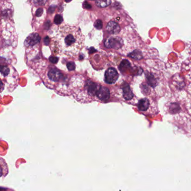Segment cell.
I'll use <instances>...</instances> for the list:
<instances>
[{
  "label": "cell",
  "instance_id": "obj_1",
  "mask_svg": "<svg viewBox=\"0 0 191 191\" xmlns=\"http://www.w3.org/2000/svg\"><path fill=\"white\" fill-rule=\"evenodd\" d=\"M60 37L63 39L64 51L66 52H69L73 54H76L83 48V36L77 29L75 30L63 29L60 32Z\"/></svg>",
  "mask_w": 191,
  "mask_h": 191
},
{
  "label": "cell",
  "instance_id": "obj_2",
  "mask_svg": "<svg viewBox=\"0 0 191 191\" xmlns=\"http://www.w3.org/2000/svg\"><path fill=\"white\" fill-rule=\"evenodd\" d=\"M82 86L80 85L78 88L73 89L74 91L73 95L75 98L82 102H89L94 100L101 85L89 79L83 80L82 78Z\"/></svg>",
  "mask_w": 191,
  "mask_h": 191
},
{
  "label": "cell",
  "instance_id": "obj_3",
  "mask_svg": "<svg viewBox=\"0 0 191 191\" xmlns=\"http://www.w3.org/2000/svg\"><path fill=\"white\" fill-rule=\"evenodd\" d=\"M119 78V74L117 70L114 68H108L104 73V81L106 83L112 85L115 83Z\"/></svg>",
  "mask_w": 191,
  "mask_h": 191
},
{
  "label": "cell",
  "instance_id": "obj_4",
  "mask_svg": "<svg viewBox=\"0 0 191 191\" xmlns=\"http://www.w3.org/2000/svg\"><path fill=\"white\" fill-rule=\"evenodd\" d=\"M104 46L109 49H119L122 46V40L119 37H109L104 43Z\"/></svg>",
  "mask_w": 191,
  "mask_h": 191
},
{
  "label": "cell",
  "instance_id": "obj_5",
  "mask_svg": "<svg viewBox=\"0 0 191 191\" xmlns=\"http://www.w3.org/2000/svg\"><path fill=\"white\" fill-rule=\"evenodd\" d=\"M48 79L53 82H59L64 79L63 74L56 68H51L47 74Z\"/></svg>",
  "mask_w": 191,
  "mask_h": 191
},
{
  "label": "cell",
  "instance_id": "obj_6",
  "mask_svg": "<svg viewBox=\"0 0 191 191\" xmlns=\"http://www.w3.org/2000/svg\"><path fill=\"white\" fill-rule=\"evenodd\" d=\"M41 38L37 33H32L29 35L25 41L26 47H33L40 43Z\"/></svg>",
  "mask_w": 191,
  "mask_h": 191
},
{
  "label": "cell",
  "instance_id": "obj_7",
  "mask_svg": "<svg viewBox=\"0 0 191 191\" xmlns=\"http://www.w3.org/2000/svg\"><path fill=\"white\" fill-rule=\"evenodd\" d=\"M96 97L101 101H106L110 98V91L107 88L101 86L99 88Z\"/></svg>",
  "mask_w": 191,
  "mask_h": 191
},
{
  "label": "cell",
  "instance_id": "obj_8",
  "mask_svg": "<svg viewBox=\"0 0 191 191\" xmlns=\"http://www.w3.org/2000/svg\"><path fill=\"white\" fill-rule=\"evenodd\" d=\"M106 30L111 34H117L120 31V27L117 23L111 21L107 25Z\"/></svg>",
  "mask_w": 191,
  "mask_h": 191
},
{
  "label": "cell",
  "instance_id": "obj_9",
  "mask_svg": "<svg viewBox=\"0 0 191 191\" xmlns=\"http://www.w3.org/2000/svg\"><path fill=\"white\" fill-rule=\"evenodd\" d=\"M150 101L147 98H144L139 101L137 104V108L141 112H146L150 107Z\"/></svg>",
  "mask_w": 191,
  "mask_h": 191
},
{
  "label": "cell",
  "instance_id": "obj_10",
  "mask_svg": "<svg viewBox=\"0 0 191 191\" xmlns=\"http://www.w3.org/2000/svg\"><path fill=\"white\" fill-rule=\"evenodd\" d=\"M122 89L123 91V97L126 100H130L133 98V93L127 83H124L122 86Z\"/></svg>",
  "mask_w": 191,
  "mask_h": 191
},
{
  "label": "cell",
  "instance_id": "obj_11",
  "mask_svg": "<svg viewBox=\"0 0 191 191\" xmlns=\"http://www.w3.org/2000/svg\"><path fill=\"white\" fill-rule=\"evenodd\" d=\"M8 167L5 160L0 157V178L5 177L8 175Z\"/></svg>",
  "mask_w": 191,
  "mask_h": 191
},
{
  "label": "cell",
  "instance_id": "obj_12",
  "mask_svg": "<svg viewBox=\"0 0 191 191\" xmlns=\"http://www.w3.org/2000/svg\"><path fill=\"white\" fill-rule=\"evenodd\" d=\"M146 77L148 81V83L152 87H155L157 85V80L154 76L151 73L146 74Z\"/></svg>",
  "mask_w": 191,
  "mask_h": 191
},
{
  "label": "cell",
  "instance_id": "obj_13",
  "mask_svg": "<svg viewBox=\"0 0 191 191\" xmlns=\"http://www.w3.org/2000/svg\"><path fill=\"white\" fill-rule=\"evenodd\" d=\"M111 3V0H96L95 4L99 8H106Z\"/></svg>",
  "mask_w": 191,
  "mask_h": 191
},
{
  "label": "cell",
  "instance_id": "obj_14",
  "mask_svg": "<svg viewBox=\"0 0 191 191\" xmlns=\"http://www.w3.org/2000/svg\"><path fill=\"white\" fill-rule=\"evenodd\" d=\"M169 109L172 113H177L178 112L180 109V107H179V105L177 104H170V106L169 107Z\"/></svg>",
  "mask_w": 191,
  "mask_h": 191
},
{
  "label": "cell",
  "instance_id": "obj_15",
  "mask_svg": "<svg viewBox=\"0 0 191 191\" xmlns=\"http://www.w3.org/2000/svg\"><path fill=\"white\" fill-rule=\"evenodd\" d=\"M130 56H131L132 58H134L135 59H140L143 58V56H142V53H140V52L137 51V50L134 51L133 53H132L131 54Z\"/></svg>",
  "mask_w": 191,
  "mask_h": 191
},
{
  "label": "cell",
  "instance_id": "obj_16",
  "mask_svg": "<svg viewBox=\"0 0 191 191\" xmlns=\"http://www.w3.org/2000/svg\"><path fill=\"white\" fill-rule=\"evenodd\" d=\"M94 26L95 28L98 30H100L103 27V23L102 21L101 20H97L95 21V24H94Z\"/></svg>",
  "mask_w": 191,
  "mask_h": 191
},
{
  "label": "cell",
  "instance_id": "obj_17",
  "mask_svg": "<svg viewBox=\"0 0 191 191\" xmlns=\"http://www.w3.org/2000/svg\"><path fill=\"white\" fill-rule=\"evenodd\" d=\"M62 21H63V18L60 15H56L55 16V18H54V22L55 24L59 25L62 22Z\"/></svg>",
  "mask_w": 191,
  "mask_h": 191
},
{
  "label": "cell",
  "instance_id": "obj_18",
  "mask_svg": "<svg viewBox=\"0 0 191 191\" xmlns=\"http://www.w3.org/2000/svg\"><path fill=\"white\" fill-rule=\"evenodd\" d=\"M67 67L68 68V69L69 71H73L76 68V65H75V63L73 62H70L69 63H68L67 64Z\"/></svg>",
  "mask_w": 191,
  "mask_h": 191
},
{
  "label": "cell",
  "instance_id": "obj_19",
  "mask_svg": "<svg viewBox=\"0 0 191 191\" xmlns=\"http://www.w3.org/2000/svg\"><path fill=\"white\" fill-rule=\"evenodd\" d=\"M47 0H34V3L38 6H43L45 4Z\"/></svg>",
  "mask_w": 191,
  "mask_h": 191
},
{
  "label": "cell",
  "instance_id": "obj_20",
  "mask_svg": "<svg viewBox=\"0 0 191 191\" xmlns=\"http://www.w3.org/2000/svg\"><path fill=\"white\" fill-rule=\"evenodd\" d=\"M49 59V61L53 64L57 63L59 60V58L56 56H50Z\"/></svg>",
  "mask_w": 191,
  "mask_h": 191
},
{
  "label": "cell",
  "instance_id": "obj_21",
  "mask_svg": "<svg viewBox=\"0 0 191 191\" xmlns=\"http://www.w3.org/2000/svg\"><path fill=\"white\" fill-rule=\"evenodd\" d=\"M43 12V9L41 8H38L36 12V16L39 17L42 15Z\"/></svg>",
  "mask_w": 191,
  "mask_h": 191
},
{
  "label": "cell",
  "instance_id": "obj_22",
  "mask_svg": "<svg viewBox=\"0 0 191 191\" xmlns=\"http://www.w3.org/2000/svg\"><path fill=\"white\" fill-rule=\"evenodd\" d=\"M83 8L86 9H90L91 8V5L88 2L86 1L83 3Z\"/></svg>",
  "mask_w": 191,
  "mask_h": 191
},
{
  "label": "cell",
  "instance_id": "obj_23",
  "mask_svg": "<svg viewBox=\"0 0 191 191\" xmlns=\"http://www.w3.org/2000/svg\"><path fill=\"white\" fill-rule=\"evenodd\" d=\"M44 44L46 45H48L49 43H50V39L48 36H47L44 38Z\"/></svg>",
  "mask_w": 191,
  "mask_h": 191
},
{
  "label": "cell",
  "instance_id": "obj_24",
  "mask_svg": "<svg viewBox=\"0 0 191 191\" xmlns=\"http://www.w3.org/2000/svg\"><path fill=\"white\" fill-rule=\"evenodd\" d=\"M65 2H71L72 0H65Z\"/></svg>",
  "mask_w": 191,
  "mask_h": 191
}]
</instances>
